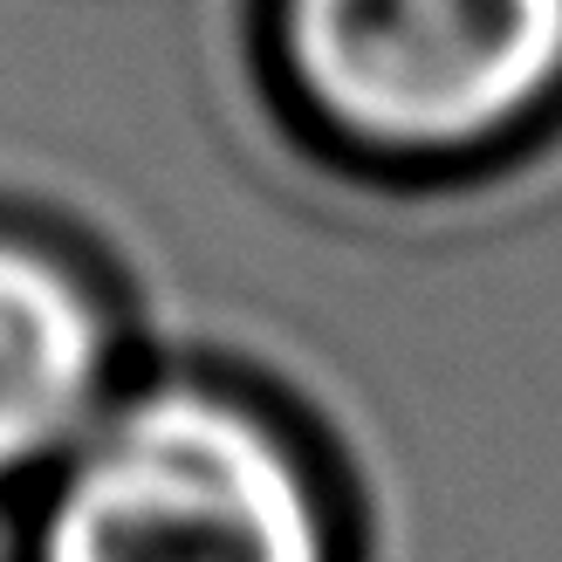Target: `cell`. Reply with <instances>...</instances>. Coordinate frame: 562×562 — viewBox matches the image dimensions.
Masks as SVG:
<instances>
[{
  "mask_svg": "<svg viewBox=\"0 0 562 562\" xmlns=\"http://www.w3.org/2000/svg\"><path fill=\"white\" fill-rule=\"evenodd\" d=\"M27 501V562H344L308 446L234 384L110 398Z\"/></svg>",
  "mask_w": 562,
  "mask_h": 562,
  "instance_id": "cell-1",
  "label": "cell"
},
{
  "mask_svg": "<svg viewBox=\"0 0 562 562\" xmlns=\"http://www.w3.org/2000/svg\"><path fill=\"white\" fill-rule=\"evenodd\" d=\"M308 131L363 165H467L562 103V0H268Z\"/></svg>",
  "mask_w": 562,
  "mask_h": 562,
  "instance_id": "cell-2",
  "label": "cell"
},
{
  "mask_svg": "<svg viewBox=\"0 0 562 562\" xmlns=\"http://www.w3.org/2000/svg\"><path fill=\"white\" fill-rule=\"evenodd\" d=\"M117 350L97 274L0 220V487L48 473L103 418Z\"/></svg>",
  "mask_w": 562,
  "mask_h": 562,
  "instance_id": "cell-3",
  "label": "cell"
}]
</instances>
